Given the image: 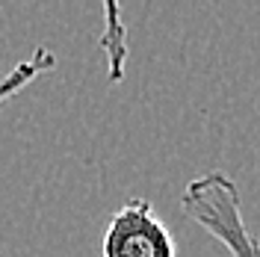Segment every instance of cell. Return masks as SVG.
<instances>
[{
    "mask_svg": "<svg viewBox=\"0 0 260 257\" xmlns=\"http://www.w3.org/2000/svg\"><path fill=\"white\" fill-rule=\"evenodd\" d=\"M180 207L198 228L219 240L234 257H260V242L243 219L237 180L225 172H207L186 183Z\"/></svg>",
    "mask_w": 260,
    "mask_h": 257,
    "instance_id": "1",
    "label": "cell"
},
{
    "mask_svg": "<svg viewBox=\"0 0 260 257\" xmlns=\"http://www.w3.org/2000/svg\"><path fill=\"white\" fill-rule=\"evenodd\" d=\"M101 257H178V245L148 198H127L104 231Z\"/></svg>",
    "mask_w": 260,
    "mask_h": 257,
    "instance_id": "2",
    "label": "cell"
},
{
    "mask_svg": "<svg viewBox=\"0 0 260 257\" xmlns=\"http://www.w3.org/2000/svg\"><path fill=\"white\" fill-rule=\"evenodd\" d=\"M53 68H56V53L50 48H36L27 59H21V62H18L12 71H6V77L0 80V104L9 101L12 95H18L24 86H30L32 80H39L42 74H48Z\"/></svg>",
    "mask_w": 260,
    "mask_h": 257,
    "instance_id": "3",
    "label": "cell"
},
{
    "mask_svg": "<svg viewBox=\"0 0 260 257\" xmlns=\"http://www.w3.org/2000/svg\"><path fill=\"white\" fill-rule=\"evenodd\" d=\"M104 12H107V30L101 36V45H104L107 59H110V77L118 80V77H121L124 56H127V48H124V45H127V36H124V27H121V21H118V6L107 3Z\"/></svg>",
    "mask_w": 260,
    "mask_h": 257,
    "instance_id": "4",
    "label": "cell"
}]
</instances>
